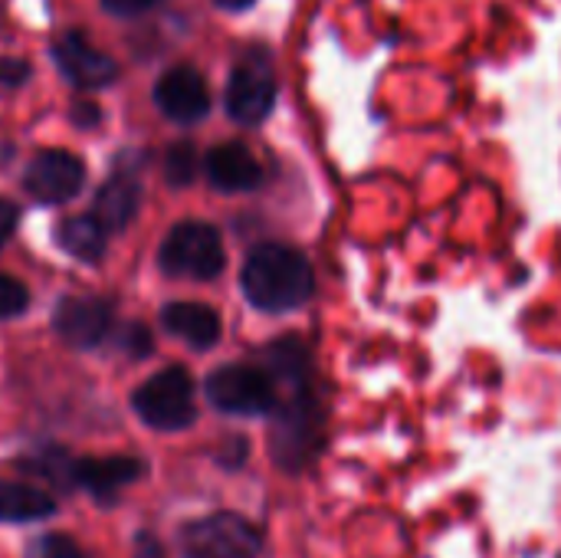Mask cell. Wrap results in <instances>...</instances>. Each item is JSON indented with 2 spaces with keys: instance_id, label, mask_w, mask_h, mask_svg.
I'll use <instances>...</instances> for the list:
<instances>
[{
  "instance_id": "30bf717a",
  "label": "cell",
  "mask_w": 561,
  "mask_h": 558,
  "mask_svg": "<svg viewBox=\"0 0 561 558\" xmlns=\"http://www.w3.org/2000/svg\"><path fill=\"white\" fill-rule=\"evenodd\" d=\"M112 326V306L99 296H69L56 309V332L76 345V349H92L108 335Z\"/></svg>"
},
{
  "instance_id": "7a4b0ae2",
  "label": "cell",
  "mask_w": 561,
  "mask_h": 558,
  "mask_svg": "<svg viewBox=\"0 0 561 558\" xmlns=\"http://www.w3.org/2000/svg\"><path fill=\"white\" fill-rule=\"evenodd\" d=\"M227 263L224 240L210 224H181L161 243V270L184 280H214Z\"/></svg>"
},
{
  "instance_id": "5bb4252c",
  "label": "cell",
  "mask_w": 561,
  "mask_h": 558,
  "mask_svg": "<svg viewBox=\"0 0 561 558\" xmlns=\"http://www.w3.org/2000/svg\"><path fill=\"white\" fill-rule=\"evenodd\" d=\"M59 247L85 263H99L105 257V227L99 217H66L56 230Z\"/></svg>"
},
{
  "instance_id": "d6986e66",
  "label": "cell",
  "mask_w": 561,
  "mask_h": 558,
  "mask_svg": "<svg viewBox=\"0 0 561 558\" xmlns=\"http://www.w3.org/2000/svg\"><path fill=\"white\" fill-rule=\"evenodd\" d=\"M118 345H122V352H128L131 358H145V355H151V332H148L141 322H131V326L122 329Z\"/></svg>"
},
{
  "instance_id": "603a6c76",
  "label": "cell",
  "mask_w": 561,
  "mask_h": 558,
  "mask_svg": "<svg viewBox=\"0 0 561 558\" xmlns=\"http://www.w3.org/2000/svg\"><path fill=\"white\" fill-rule=\"evenodd\" d=\"M99 118H102V109H95L92 102H79V105H72V122H76V125L92 128V125H99Z\"/></svg>"
},
{
  "instance_id": "cb8c5ba5",
  "label": "cell",
  "mask_w": 561,
  "mask_h": 558,
  "mask_svg": "<svg viewBox=\"0 0 561 558\" xmlns=\"http://www.w3.org/2000/svg\"><path fill=\"white\" fill-rule=\"evenodd\" d=\"M13 227H16V207L0 197V243L13 234Z\"/></svg>"
},
{
  "instance_id": "e0dca14e",
  "label": "cell",
  "mask_w": 561,
  "mask_h": 558,
  "mask_svg": "<svg viewBox=\"0 0 561 558\" xmlns=\"http://www.w3.org/2000/svg\"><path fill=\"white\" fill-rule=\"evenodd\" d=\"M194 174H197V151H194V145H187V141L171 145L168 155H164V178L174 187H184V184L194 181Z\"/></svg>"
},
{
  "instance_id": "6da1fadb",
  "label": "cell",
  "mask_w": 561,
  "mask_h": 558,
  "mask_svg": "<svg viewBox=\"0 0 561 558\" xmlns=\"http://www.w3.org/2000/svg\"><path fill=\"white\" fill-rule=\"evenodd\" d=\"M247 299L263 312H289L299 309L312 296V266L309 260L283 243L256 247L240 273Z\"/></svg>"
},
{
  "instance_id": "9a60e30c",
  "label": "cell",
  "mask_w": 561,
  "mask_h": 558,
  "mask_svg": "<svg viewBox=\"0 0 561 558\" xmlns=\"http://www.w3.org/2000/svg\"><path fill=\"white\" fill-rule=\"evenodd\" d=\"M53 510L56 503L43 490L0 480V520L3 523H36V520L53 516Z\"/></svg>"
},
{
  "instance_id": "52a82bcc",
  "label": "cell",
  "mask_w": 561,
  "mask_h": 558,
  "mask_svg": "<svg viewBox=\"0 0 561 558\" xmlns=\"http://www.w3.org/2000/svg\"><path fill=\"white\" fill-rule=\"evenodd\" d=\"M276 102V82L263 62H243L227 82V112L240 125H256L270 115Z\"/></svg>"
},
{
  "instance_id": "4fadbf2b",
  "label": "cell",
  "mask_w": 561,
  "mask_h": 558,
  "mask_svg": "<svg viewBox=\"0 0 561 558\" xmlns=\"http://www.w3.org/2000/svg\"><path fill=\"white\" fill-rule=\"evenodd\" d=\"M164 329L194 349H210L220 339V316L204 303H171L161 312Z\"/></svg>"
},
{
  "instance_id": "277c9868",
  "label": "cell",
  "mask_w": 561,
  "mask_h": 558,
  "mask_svg": "<svg viewBox=\"0 0 561 558\" xmlns=\"http://www.w3.org/2000/svg\"><path fill=\"white\" fill-rule=\"evenodd\" d=\"M184 558H256L260 533L253 523L233 513H217L181 529Z\"/></svg>"
},
{
  "instance_id": "ba28073f",
  "label": "cell",
  "mask_w": 561,
  "mask_h": 558,
  "mask_svg": "<svg viewBox=\"0 0 561 558\" xmlns=\"http://www.w3.org/2000/svg\"><path fill=\"white\" fill-rule=\"evenodd\" d=\"M154 102L174 122H197L210 109V92H207V82H204V76L197 69L178 66V69H168L158 79Z\"/></svg>"
},
{
  "instance_id": "9c48e42d",
  "label": "cell",
  "mask_w": 561,
  "mask_h": 558,
  "mask_svg": "<svg viewBox=\"0 0 561 558\" xmlns=\"http://www.w3.org/2000/svg\"><path fill=\"white\" fill-rule=\"evenodd\" d=\"M53 56H56V66L62 69V76L76 86H85V89H102L118 76V66L112 62V56L95 49L79 33L59 36L53 46Z\"/></svg>"
},
{
  "instance_id": "8fae6325",
  "label": "cell",
  "mask_w": 561,
  "mask_h": 558,
  "mask_svg": "<svg viewBox=\"0 0 561 558\" xmlns=\"http://www.w3.org/2000/svg\"><path fill=\"white\" fill-rule=\"evenodd\" d=\"M141 477V464L131 457H89L72 464V483L89 490L95 500H115L122 487Z\"/></svg>"
},
{
  "instance_id": "8992f818",
  "label": "cell",
  "mask_w": 561,
  "mask_h": 558,
  "mask_svg": "<svg viewBox=\"0 0 561 558\" xmlns=\"http://www.w3.org/2000/svg\"><path fill=\"white\" fill-rule=\"evenodd\" d=\"M85 181V164L82 158L69 155V151H39L30 168H26V187L33 197L46 201V204H62L69 197L79 194Z\"/></svg>"
},
{
  "instance_id": "2e32d148",
  "label": "cell",
  "mask_w": 561,
  "mask_h": 558,
  "mask_svg": "<svg viewBox=\"0 0 561 558\" xmlns=\"http://www.w3.org/2000/svg\"><path fill=\"white\" fill-rule=\"evenodd\" d=\"M138 210V184L128 178H112L99 197H95V217L102 220V227L108 230H122L128 227V220Z\"/></svg>"
},
{
  "instance_id": "3957f363",
  "label": "cell",
  "mask_w": 561,
  "mask_h": 558,
  "mask_svg": "<svg viewBox=\"0 0 561 558\" xmlns=\"http://www.w3.org/2000/svg\"><path fill=\"white\" fill-rule=\"evenodd\" d=\"M138 418L158 431H181L194 421V382L184 368H164L131 398Z\"/></svg>"
},
{
  "instance_id": "ac0fdd59",
  "label": "cell",
  "mask_w": 561,
  "mask_h": 558,
  "mask_svg": "<svg viewBox=\"0 0 561 558\" xmlns=\"http://www.w3.org/2000/svg\"><path fill=\"white\" fill-rule=\"evenodd\" d=\"M30 303V293L23 283H16L13 276H3L0 273V319H10V316H20Z\"/></svg>"
},
{
  "instance_id": "ffe728a7",
  "label": "cell",
  "mask_w": 561,
  "mask_h": 558,
  "mask_svg": "<svg viewBox=\"0 0 561 558\" xmlns=\"http://www.w3.org/2000/svg\"><path fill=\"white\" fill-rule=\"evenodd\" d=\"M33 558H85V553L66 536H46V539H39Z\"/></svg>"
},
{
  "instance_id": "d4e9b609",
  "label": "cell",
  "mask_w": 561,
  "mask_h": 558,
  "mask_svg": "<svg viewBox=\"0 0 561 558\" xmlns=\"http://www.w3.org/2000/svg\"><path fill=\"white\" fill-rule=\"evenodd\" d=\"M220 7H227V10H243V7H250L253 0H217Z\"/></svg>"
},
{
  "instance_id": "7c38bea8",
  "label": "cell",
  "mask_w": 561,
  "mask_h": 558,
  "mask_svg": "<svg viewBox=\"0 0 561 558\" xmlns=\"http://www.w3.org/2000/svg\"><path fill=\"white\" fill-rule=\"evenodd\" d=\"M207 178L220 191H253L263 181V168L250 148L230 141V145H217L207 155Z\"/></svg>"
},
{
  "instance_id": "5b68a950",
  "label": "cell",
  "mask_w": 561,
  "mask_h": 558,
  "mask_svg": "<svg viewBox=\"0 0 561 558\" xmlns=\"http://www.w3.org/2000/svg\"><path fill=\"white\" fill-rule=\"evenodd\" d=\"M207 398L227 414H266L276 408V378L250 365H224L207 378Z\"/></svg>"
},
{
  "instance_id": "44dd1931",
  "label": "cell",
  "mask_w": 561,
  "mask_h": 558,
  "mask_svg": "<svg viewBox=\"0 0 561 558\" xmlns=\"http://www.w3.org/2000/svg\"><path fill=\"white\" fill-rule=\"evenodd\" d=\"M26 76H30V66L23 59H13V56L0 59V86H23Z\"/></svg>"
},
{
  "instance_id": "7402d4cb",
  "label": "cell",
  "mask_w": 561,
  "mask_h": 558,
  "mask_svg": "<svg viewBox=\"0 0 561 558\" xmlns=\"http://www.w3.org/2000/svg\"><path fill=\"white\" fill-rule=\"evenodd\" d=\"M102 3H105V10H112L118 16H131V13H141V10L154 7L158 0H102Z\"/></svg>"
}]
</instances>
